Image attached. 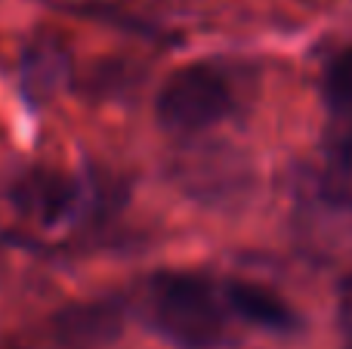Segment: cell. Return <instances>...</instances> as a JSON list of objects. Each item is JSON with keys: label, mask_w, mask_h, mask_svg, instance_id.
I'll return each instance as SVG.
<instances>
[{"label": "cell", "mask_w": 352, "mask_h": 349, "mask_svg": "<svg viewBox=\"0 0 352 349\" xmlns=\"http://www.w3.org/2000/svg\"><path fill=\"white\" fill-rule=\"evenodd\" d=\"M146 313L161 337L182 349H210L232 319L226 282L204 272H158L146 288Z\"/></svg>", "instance_id": "6da1fadb"}, {"label": "cell", "mask_w": 352, "mask_h": 349, "mask_svg": "<svg viewBox=\"0 0 352 349\" xmlns=\"http://www.w3.org/2000/svg\"><path fill=\"white\" fill-rule=\"evenodd\" d=\"M121 315L111 303H87V306L68 309L59 322V334L72 344H99L118 331Z\"/></svg>", "instance_id": "5b68a950"}, {"label": "cell", "mask_w": 352, "mask_h": 349, "mask_svg": "<svg viewBox=\"0 0 352 349\" xmlns=\"http://www.w3.org/2000/svg\"><path fill=\"white\" fill-rule=\"evenodd\" d=\"M331 148H334V158L340 161L343 167H349V170H352V124H346V127L334 136Z\"/></svg>", "instance_id": "52a82bcc"}, {"label": "cell", "mask_w": 352, "mask_h": 349, "mask_svg": "<svg viewBox=\"0 0 352 349\" xmlns=\"http://www.w3.org/2000/svg\"><path fill=\"white\" fill-rule=\"evenodd\" d=\"M235 87L213 62H195L167 78L158 93V121L173 133H201L235 111Z\"/></svg>", "instance_id": "7a4b0ae2"}, {"label": "cell", "mask_w": 352, "mask_h": 349, "mask_svg": "<svg viewBox=\"0 0 352 349\" xmlns=\"http://www.w3.org/2000/svg\"><path fill=\"white\" fill-rule=\"evenodd\" d=\"M226 297H229V309L235 319L263 328V331L287 334L300 325L297 313L285 303V297H281L278 291L260 284V282L229 278V282H226Z\"/></svg>", "instance_id": "277c9868"}, {"label": "cell", "mask_w": 352, "mask_h": 349, "mask_svg": "<svg viewBox=\"0 0 352 349\" xmlns=\"http://www.w3.org/2000/svg\"><path fill=\"white\" fill-rule=\"evenodd\" d=\"M324 96L331 109L352 117V47L340 49L324 68Z\"/></svg>", "instance_id": "8992f818"}, {"label": "cell", "mask_w": 352, "mask_h": 349, "mask_svg": "<svg viewBox=\"0 0 352 349\" xmlns=\"http://www.w3.org/2000/svg\"><path fill=\"white\" fill-rule=\"evenodd\" d=\"M87 189L80 179L62 170H47V167H34V170L22 173L12 185V204L16 210L31 220L34 226H65L68 220H78L87 207Z\"/></svg>", "instance_id": "3957f363"}]
</instances>
